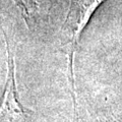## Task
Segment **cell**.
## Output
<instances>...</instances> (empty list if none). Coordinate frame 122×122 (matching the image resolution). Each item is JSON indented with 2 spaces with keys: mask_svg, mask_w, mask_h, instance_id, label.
Instances as JSON below:
<instances>
[{
  "mask_svg": "<svg viewBox=\"0 0 122 122\" xmlns=\"http://www.w3.org/2000/svg\"><path fill=\"white\" fill-rule=\"evenodd\" d=\"M104 1L106 0H70L63 32L67 37L68 69L72 89H74L73 60L79 39L93 13Z\"/></svg>",
  "mask_w": 122,
  "mask_h": 122,
  "instance_id": "obj_1",
  "label": "cell"
},
{
  "mask_svg": "<svg viewBox=\"0 0 122 122\" xmlns=\"http://www.w3.org/2000/svg\"><path fill=\"white\" fill-rule=\"evenodd\" d=\"M7 51V79L3 102L0 106V122H25L26 113L20 103L15 85V64L9 40L4 34Z\"/></svg>",
  "mask_w": 122,
  "mask_h": 122,
  "instance_id": "obj_2",
  "label": "cell"
},
{
  "mask_svg": "<svg viewBox=\"0 0 122 122\" xmlns=\"http://www.w3.org/2000/svg\"><path fill=\"white\" fill-rule=\"evenodd\" d=\"M13 1L20 8L25 22L29 24L30 14L35 12L38 7V0H13Z\"/></svg>",
  "mask_w": 122,
  "mask_h": 122,
  "instance_id": "obj_3",
  "label": "cell"
},
{
  "mask_svg": "<svg viewBox=\"0 0 122 122\" xmlns=\"http://www.w3.org/2000/svg\"><path fill=\"white\" fill-rule=\"evenodd\" d=\"M105 122H122L121 120H118V119H109V120H107Z\"/></svg>",
  "mask_w": 122,
  "mask_h": 122,
  "instance_id": "obj_4",
  "label": "cell"
}]
</instances>
